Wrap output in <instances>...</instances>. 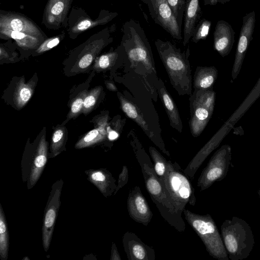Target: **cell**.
Instances as JSON below:
<instances>
[{
  "label": "cell",
  "instance_id": "35",
  "mask_svg": "<svg viewBox=\"0 0 260 260\" xmlns=\"http://www.w3.org/2000/svg\"><path fill=\"white\" fill-rule=\"evenodd\" d=\"M179 26L182 28L186 0H167Z\"/></svg>",
  "mask_w": 260,
  "mask_h": 260
},
{
  "label": "cell",
  "instance_id": "37",
  "mask_svg": "<svg viewBox=\"0 0 260 260\" xmlns=\"http://www.w3.org/2000/svg\"><path fill=\"white\" fill-rule=\"evenodd\" d=\"M102 89L101 87H97L91 90L89 93L85 96L82 108L83 112L87 113L93 108L99 98Z\"/></svg>",
  "mask_w": 260,
  "mask_h": 260
},
{
  "label": "cell",
  "instance_id": "10",
  "mask_svg": "<svg viewBox=\"0 0 260 260\" xmlns=\"http://www.w3.org/2000/svg\"><path fill=\"white\" fill-rule=\"evenodd\" d=\"M63 184L62 179L58 180L53 184L44 210L42 233L43 245L45 252L49 249L52 239L55 221L61 204L60 197Z\"/></svg>",
  "mask_w": 260,
  "mask_h": 260
},
{
  "label": "cell",
  "instance_id": "19",
  "mask_svg": "<svg viewBox=\"0 0 260 260\" xmlns=\"http://www.w3.org/2000/svg\"><path fill=\"white\" fill-rule=\"evenodd\" d=\"M233 125L231 123L226 122L189 162L184 172L191 180H193L196 172L207 157L220 144L226 135L225 132L228 133L229 128Z\"/></svg>",
  "mask_w": 260,
  "mask_h": 260
},
{
  "label": "cell",
  "instance_id": "22",
  "mask_svg": "<svg viewBox=\"0 0 260 260\" xmlns=\"http://www.w3.org/2000/svg\"><path fill=\"white\" fill-rule=\"evenodd\" d=\"M155 87L168 115L170 125L181 133L183 125L178 108L161 79L156 80Z\"/></svg>",
  "mask_w": 260,
  "mask_h": 260
},
{
  "label": "cell",
  "instance_id": "27",
  "mask_svg": "<svg viewBox=\"0 0 260 260\" xmlns=\"http://www.w3.org/2000/svg\"><path fill=\"white\" fill-rule=\"evenodd\" d=\"M108 116L101 117L98 126L87 133L75 145L77 149L90 146L104 141L108 135Z\"/></svg>",
  "mask_w": 260,
  "mask_h": 260
},
{
  "label": "cell",
  "instance_id": "43",
  "mask_svg": "<svg viewBox=\"0 0 260 260\" xmlns=\"http://www.w3.org/2000/svg\"><path fill=\"white\" fill-rule=\"evenodd\" d=\"M106 85L107 88L112 91H116L117 90V87L116 86L111 82H108L106 83Z\"/></svg>",
  "mask_w": 260,
  "mask_h": 260
},
{
  "label": "cell",
  "instance_id": "6",
  "mask_svg": "<svg viewBox=\"0 0 260 260\" xmlns=\"http://www.w3.org/2000/svg\"><path fill=\"white\" fill-rule=\"evenodd\" d=\"M183 213L187 223L203 242L209 254L218 260H229L221 234L212 216L209 214H196L186 209Z\"/></svg>",
  "mask_w": 260,
  "mask_h": 260
},
{
  "label": "cell",
  "instance_id": "16",
  "mask_svg": "<svg viewBox=\"0 0 260 260\" xmlns=\"http://www.w3.org/2000/svg\"><path fill=\"white\" fill-rule=\"evenodd\" d=\"M127 209L132 219L145 226L148 225L153 217L150 207L138 186H135L129 191Z\"/></svg>",
  "mask_w": 260,
  "mask_h": 260
},
{
  "label": "cell",
  "instance_id": "17",
  "mask_svg": "<svg viewBox=\"0 0 260 260\" xmlns=\"http://www.w3.org/2000/svg\"><path fill=\"white\" fill-rule=\"evenodd\" d=\"M118 13L115 12H110L107 10H102L98 18L93 20L86 15V13L82 12L81 15H78V17L75 16L73 17L70 16L69 18L68 34L70 38H76L79 34L87 29L99 25H104L117 17Z\"/></svg>",
  "mask_w": 260,
  "mask_h": 260
},
{
  "label": "cell",
  "instance_id": "12",
  "mask_svg": "<svg viewBox=\"0 0 260 260\" xmlns=\"http://www.w3.org/2000/svg\"><path fill=\"white\" fill-rule=\"evenodd\" d=\"M0 28L25 33L43 40L47 36L33 21L17 12L0 11Z\"/></svg>",
  "mask_w": 260,
  "mask_h": 260
},
{
  "label": "cell",
  "instance_id": "24",
  "mask_svg": "<svg viewBox=\"0 0 260 260\" xmlns=\"http://www.w3.org/2000/svg\"><path fill=\"white\" fill-rule=\"evenodd\" d=\"M87 179L94 185L105 197L114 194L117 184L112 174L106 169L89 170L85 172Z\"/></svg>",
  "mask_w": 260,
  "mask_h": 260
},
{
  "label": "cell",
  "instance_id": "32",
  "mask_svg": "<svg viewBox=\"0 0 260 260\" xmlns=\"http://www.w3.org/2000/svg\"><path fill=\"white\" fill-rule=\"evenodd\" d=\"M64 138V131L63 128H57L54 131L51 139L50 157L56 156L63 150Z\"/></svg>",
  "mask_w": 260,
  "mask_h": 260
},
{
  "label": "cell",
  "instance_id": "29",
  "mask_svg": "<svg viewBox=\"0 0 260 260\" xmlns=\"http://www.w3.org/2000/svg\"><path fill=\"white\" fill-rule=\"evenodd\" d=\"M9 247V236L5 213L0 205V257L2 260H7Z\"/></svg>",
  "mask_w": 260,
  "mask_h": 260
},
{
  "label": "cell",
  "instance_id": "23",
  "mask_svg": "<svg viewBox=\"0 0 260 260\" xmlns=\"http://www.w3.org/2000/svg\"><path fill=\"white\" fill-rule=\"evenodd\" d=\"M201 16L202 10L199 0H186L184 13V46H185L191 39L194 29L200 21Z\"/></svg>",
  "mask_w": 260,
  "mask_h": 260
},
{
  "label": "cell",
  "instance_id": "30",
  "mask_svg": "<svg viewBox=\"0 0 260 260\" xmlns=\"http://www.w3.org/2000/svg\"><path fill=\"white\" fill-rule=\"evenodd\" d=\"M148 149L153 162L155 172L158 178L163 177L166 172L168 160L154 147L149 146Z\"/></svg>",
  "mask_w": 260,
  "mask_h": 260
},
{
  "label": "cell",
  "instance_id": "4",
  "mask_svg": "<svg viewBox=\"0 0 260 260\" xmlns=\"http://www.w3.org/2000/svg\"><path fill=\"white\" fill-rule=\"evenodd\" d=\"M177 215L181 219L187 204L194 206L195 190L190 179L176 162L168 160L165 175L159 178Z\"/></svg>",
  "mask_w": 260,
  "mask_h": 260
},
{
  "label": "cell",
  "instance_id": "25",
  "mask_svg": "<svg viewBox=\"0 0 260 260\" xmlns=\"http://www.w3.org/2000/svg\"><path fill=\"white\" fill-rule=\"evenodd\" d=\"M218 76V71L214 66L197 67L193 76L194 90L213 88Z\"/></svg>",
  "mask_w": 260,
  "mask_h": 260
},
{
  "label": "cell",
  "instance_id": "28",
  "mask_svg": "<svg viewBox=\"0 0 260 260\" xmlns=\"http://www.w3.org/2000/svg\"><path fill=\"white\" fill-rule=\"evenodd\" d=\"M260 97V77L243 102L226 121L235 124Z\"/></svg>",
  "mask_w": 260,
  "mask_h": 260
},
{
  "label": "cell",
  "instance_id": "31",
  "mask_svg": "<svg viewBox=\"0 0 260 260\" xmlns=\"http://www.w3.org/2000/svg\"><path fill=\"white\" fill-rule=\"evenodd\" d=\"M120 55L119 48L116 50L104 54L95 60V68L99 70H105L111 67L115 63Z\"/></svg>",
  "mask_w": 260,
  "mask_h": 260
},
{
  "label": "cell",
  "instance_id": "44",
  "mask_svg": "<svg viewBox=\"0 0 260 260\" xmlns=\"http://www.w3.org/2000/svg\"><path fill=\"white\" fill-rule=\"evenodd\" d=\"M231 0H218V3H220L221 4H224L225 3L230 2Z\"/></svg>",
  "mask_w": 260,
  "mask_h": 260
},
{
  "label": "cell",
  "instance_id": "20",
  "mask_svg": "<svg viewBox=\"0 0 260 260\" xmlns=\"http://www.w3.org/2000/svg\"><path fill=\"white\" fill-rule=\"evenodd\" d=\"M124 250L128 260H155V253L135 233L126 232L122 238Z\"/></svg>",
  "mask_w": 260,
  "mask_h": 260
},
{
  "label": "cell",
  "instance_id": "7",
  "mask_svg": "<svg viewBox=\"0 0 260 260\" xmlns=\"http://www.w3.org/2000/svg\"><path fill=\"white\" fill-rule=\"evenodd\" d=\"M215 96L213 88L194 90L189 96V125L193 137L199 136L210 120L214 109Z\"/></svg>",
  "mask_w": 260,
  "mask_h": 260
},
{
  "label": "cell",
  "instance_id": "40",
  "mask_svg": "<svg viewBox=\"0 0 260 260\" xmlns=\"http://www.w3.org/2000/svg\"><path fill=\"white\" fill-rule=\"evenodd\" d=\"M119 130L120 129H115V127L114 129L110 128V127H107V137L108 139L110 141H113L117 139L119 136Z\"/></svg>",
  "mask_w": 260,
  "mask_h": 260
},
{
  "label": "cell",
  "instance_id": "14",
  "mask_svg": "<svg viewBox=\"0 0 260 260\" xmlns=\"http://www.w3.org/2000/svg\"><path fill=\"white\" fill-rule=\"evenodd\" d=\"M73 0H48L45 6L42 23L48 29H58L67 25V15Z\"/></svg>",
  "mask_w": 260,
  "mask_h": 260
},
{
  "label": "cell",
  "instance_id": "21",
  "mask_svg": "<svg viewBox=\"0 0 260 260\" xmlns=\"http://www.w3.org/2000/svg\"><path fill=\"white\" fill-rule=\"evenodd\" d=\"M235 32L232 26L223 20H218L213 33V47L224 57L229 54L235 42Z\"/></svg>",
  "mask_w": 260,
  "mask_h": 260
},
{
  "label": "cell",
  "instance_id": "11",
  "mask_svg": "<svg viewBox=\"0 0 260 260\" xmlns=\"http://www.w3.org/2000/svg\"><path fill=\"white\" fill-rule=\"evenodd\" d=\"M243 23L240 32L235 57L231 73L233 82L237 79L248 50L255 24V13L254 10L243 17Z\"/></svg>",
  "mask_w": 260,
  "mask_h": 260
},
{
  "label": "cell",
  "instance_id": "3",
  "mask_svg": "<svg viewBox=\"0 0 260 260\" xmlns=\"http://www.w3.org/2000/svg\"><path fill=\"white\" fill-rule=\"evenodd\" d=\"M154 44L173 87L179 95H191L192 80L189 48L182 52L169 41L159 39L155 41Z\"/></svg>",
  "mask_w": 260,
  "mask_h": 260
},
{
  "label": "cell",
  "instance_id": "38",
  "mask_svg": "<svg viewBox=\"0 0 260 260\" xmlns=\"http://www.w3.org/2000/svg\"><path fill=\"white\" fill-rule=\"evenodd\" d=\"M85 95L86 92H80L73 102L69 115L70 118H73L77 115L82 109Z\"/></svg>",
  "mask_w": 260,
  "mask_h": 260
},
{
  "label": "cell",
  "instance_id": "2",
  "mask_svg": "<svg viewBox=\"0 0 260 260\" xmlns=\"http://www.w3.org/2000/svg\"><path fill=\"white\" fill-rule=\"evenodd\" d=\"M131 145L141 168L146 190L161 216L177 231L183 232L185 223L177 215L149 156L138 139L133 140Z\"/></svg>",
  "mask_w": 260,
  "mask_h": 260
},
{
  "label": "cell",
  "instance_id": "45",
  "mask_svg": "<svg viewBox=\"0 0 260 260\" xmlns=\"http://www.w3.org/2000/svg\"><path fill=\"white\" fill-rule=\"evenodd\" d=\"M257 194L260 198V188L257 191Z\"/></svg>",
  "mask_w": 260,
  "mask_h": 260
},
{
  "label": "cell",
  "instance_id": "5",
  "mask_svg": "<svg viewBox=\"0 0 260 260\" xmlns=\"http://www.w3.org/2000/svg\"><path fill=\"white\" fill-rule=\"evenodd\" d=\"M220 232L229 259L243 260L249 256L255 242L251 228L245 220L237 216L225 219Z\"/></svg>",
  "mask_w": 260,
  "mask_h": 260
},
{
  "label": "cell",
  "instance_id": "13",
  "mask_svg": "<svg viewBox=\"0 0 260 260\" xmlns=\"http://www.w3.org/2000/svg\"><path fill=\"white\" fill-rule=\"evenodd\" d=\"M115 29V25L107 27L92 36L85 42L86 45L78 61V67L84 69L92 63L95 56L107 45L113 41L111 32Z\"/></svg>",
  "mask_w": 260,
  "mask_h": 260
},
{
  "label": "cell",
  "instance_id": "15",
  "mask_svg": "<svg viewBox=\"0 0 260 260\" xmlns=\"http://www.w3.org/2000/svg\"><path fill=\"white\" fill-rule=\"evenodd\" d=\"M47 143L43 136L31 161L22 168V178L24 181H27L28 189L34 187L39 179L47 162Z\"/></svg>",
  "mask_w": 260,
  "mask_h": 260
},
{
  "label": "cell",
  "instance_id": "33",
  "mask_svg": "<svg viewBox=\"0 0 260 260\" xmlns=\"http://www.w3.org/2000/svg\"><path fill=\"white\" fill-rule=\"evenodd\" d=\"M31 88L27 84H20L14 94V100L17 106L22 108L30 100L32 96Z\"/></svg>",
  "mask_w": 260,
  "mask_h": 260
},
{
  "label": "cell",
  "instance_id": "18",
  "mask_svg": "<svg viewBox=\"0 0 260 260\" xmlns=\"http://www.w3.org/2000/svg\"><path fill=\"white\" fill-rule=\"evenodd\" d=\"M117 95L119 100L120 106L123 113L130 119L134 121L143 129L147 137L156 145L165 154L170 156L169 151L166 149L162 140L156 138L153 131H151L148 124L140 108L132 101L127 99L121 93L118 92Z\"/></svg>",
  "mask_w": 260,
  "mask_h": 260
},
{
  "label": "cell",
  "instance_id": "9",
  "mask_svg": "<svg viewBox=\"0 0 260 260\" xmlns=\"http://www.w3.org/2000/svg\"><path fill=\"white\" fill-rule=\"evenodd\" d=\"M147 7L154 22L161 26L172 38L183 39L181 28L167 0H141Z\"/></svg>",
  "mask_w": 260,
  "mask_h": 260
},
{
  "label": "cell",
  "instance_id": "1",
  "mask_svg": "<svg viewBox=\"0 0 260 260\" xmlns=\"http://www.w3.org/2000/svg\"><path fill=\"white\" fill-rule=\"evenodd\" d=\"M119 47L132 68L144 78L156 76L153 54L148 39L141 24L133 19L126 21L122 28Z\"/></svg>",
  "mask_w": 260,
  "mask_h": 260
},
{
  "label": "cell",
  "instance_id": "8",
  "mask_svg": "<svg viewBox=\"0 0 260 260\" xmlns=\"http://www.w3.org/2000/svg\"><path fill=\"white\" fill-rule=\"evenodd\" d=\"M232 160V148L227 144L217 150L204 168L197 181L200 191L205 190L226 176Z\"/></svg>",
  "mask_w": 260,
  "mask_h": 260
},
{
  "label": "cell",
  "instance_id": "42",
  "mask_svg": "<svg viewBox=\"0 0 260 260\" xmlns=\"http://www.w3.org/2000/svg\"><path fill=\"white\" fill-rule=\"evenodd\" d=\"M218 0H204V4L205 6H214L218 4Z\"/></svg>",
  "mask_w": 260,
  "mask_h": 260
},
{
  "label": "cell",
  "instance_id": "36",
  "mask_svg": "<svg viewBox=\"0 0 260 260\" xmlns=\"http://www.w3.org/2000/svg\"><path fill=\"white\" fill-rule=\"evenodd\" d=\"M65 36V32H62L57 36L52 37L45 39L37 48L36 52L40 54L48 51L55 47L60 43Z\"/></svg>",
  "mask_w": 260,
  "mask_h": 260
},
{
  "label": "cell",
  "instance_id": "39",
  "mask_svg": "<svg viewBox=\"0 0 260 260\" xmlns=\"http://www.w3.org/2000/svg\"><path fill=\"white\" fill-rule=\"evenodd\" d=\"M129 178L128 170L126 166L122 167V170L119 175L117 184L115 191L114 193L115 195L120 189L124 187L128 182Z\"/></svg>",
  "mask_w": 260,
  "mask_h": 260
},
{
  "label": "cell",
  "instance_id": "46",
  "mask_svg": "<svg viewBox=\"0 0 260 260\" xmlns=\"http://www.w3.org/2000/svg\"><path fill=\"white\" fill-rule=\"evenodd\" d=\"M29 259V258L28 257H25V258H24L23 259Z\"/></svg>",
  "mask_w": 260,
  "mask_h": 260
},
{
  "label": "cell",
  "instance_id": "26",
  "mask_svg": "<svg viewBox=\"0 0 260 260\" xmlns=\"http://www.w3.org/2000/svg\"><path fill=\"white\" fill-rule=\"evenodd\" d=\"M1 38L13 39L21 48L27 49H37L44 41L39 38L6 28H0Z\"/></svg>",
  "mask_w": 260,
  "mask_h": 260
},
{
  "label": "cell",
  "instance_id": "34",
  "mask_svg": "<svg viewBox=\"0 0 260 260\" xmlns=\"http://www.w3.org/2000/svg\"><path fill=\"white\" fill-rule=\"evenodd\" d=\"M211 26V22L210 20L205 18L200 20L192 36V42L197 43L201 40H206L208 36Z\"/></svg>",
  "mask_w": 260,
  "mask_h": 260
},
{
  "label": "cell",
  "instance_id": "41",
  "mask_svg": "<svg viewBox=\"0 0 260 260\" xmlns=\"http://www.w3.org/2000/svg\"><path fill=\"white\" fill-rule=\"evenodd\" d=\"M110 260H121V258L118 251L116 245L114 243H113L111 247Z\"/></svg>",
  "mask_w": 260,
  "mask_h": 260
}]
</instances>
